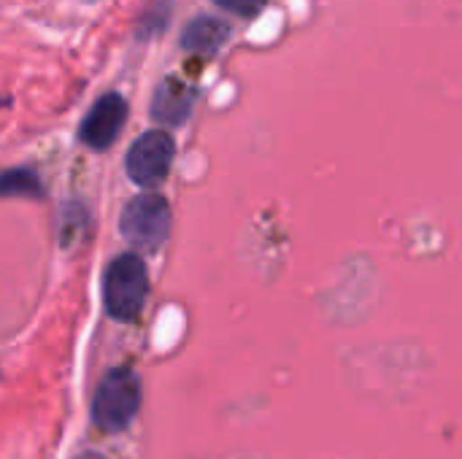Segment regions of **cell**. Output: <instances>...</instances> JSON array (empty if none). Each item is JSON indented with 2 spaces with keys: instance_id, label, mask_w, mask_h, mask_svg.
<instances>
[{
  "instance_id": "obj_10",
  "label": "cell",
  "mask_w": 462,
  "mask_h": 459,
  "mask_svg": "<svg viewBox=\"0 0 462 459\" xmlns=\"http://www.w3.org/2000/svg\"><path fill=\"white\" fill-rule=\"evenodd\" d=\"M211 3H217L219 8H225L236 16H244V19H254L268 5V0H211Z\"/></svg>"
},
{
  "instance_id": "obj_9",
  "label": "cell",
  "mask_w": 462,
  "mask_h": 459,
  "mask_svg": "<svg viewBox=\"0 0 462 459\" xmlns=\"http://www.w3.org/2000/svg\"><path fill=\"white\" fill-rule=\"evenodd\" d=\"M171 22V0H154L146 14L141 16L138 27H135V38L138 41H149L154 35H160Z\"/></svg>"
},
{
  "instance_id": "obj_11",
  "label": "cell",
  "mask_w": 462,
  "mask_h": 459,
  "mask_svg": "<svg viewBox=\"0 0 462 459\" xmlns=\"http://www.w3.org/2000/svg\"><path fill=\"white\" fill-rule=\"evenodd\" d=\"M76 459H106L103 454H95V452H87V454H81V457Z\"/></svg>"
},
{
  "instance_id": "obj_1",
  "label": "cell",
  "mask_w": 462,
  "mask_h": 459,
  "mask_svg": "<svg viewBox=\"0 0 462 459\" xmlns=\"http://www.w3.org/2000/svg\"><path fill=\"white\" fill-rule=\"evenodd\" d=\"M149 295V271L138 252L114 257L103 273V306L116 322H133Z\"/></svg>"
},
{
  "instance_id": "obj_4",
  "label": "cell",
  "mask_w": 462,
  "mask_h": 459,
  "mask_svg": "<svg viewBox=\"0 0 462 459\" xmlns=\"http://www.w3.org/2000/svg\"><path fill=\"white\" fill-rule=\"evenodd\" d=\"M176 157V141L165 130H149L138 135L125 157L127 179L141 189H157L173 165Z\"/></svg>"
},
{
  "instance_id": "obj_5",
  "label": "cell",
  "mask_w": 462,
  "mask_h": 459,
  "mask_svg": "<svg viewBox=\"0 0 462 459\" xmlns=\"http://www.w3.org/2000/svg\"><path fill=\"white\" fill-rule=\"evenodd\" d=\"M127 122V100L119 92H106L95 100L79 127V141L95 151L108 149Z\"/></svg>"
},
{
  "instance_id": "obj_3",
  "label": "cell",
  "mask_w": 462,
  "mask_h": 459,
  "mask_svg": "<svg viewBox=\"0 0 462 459\" xmlns=\"http://www.w3.org/2000/svg\"><path fill=\"white\" fill-rule=\"evenodd\" d=\"M141 409V381L130 368H114L92 395V422L106 433H122Z\"/></svg>"
},
{
  "instance_id": "obj_2",
  "label": "cell",
  "mask_w": 462,
  "mask_h": 459,
  "mask_svg": "<svg viewBox=\"0 0 462 459\" xmlns=\"http://www.w3.org/2000/svg\"><path fill=\"white\" fill-rule=\"evenodd\" d=\"M171 225H173L171 206L154 189L127 200L119 214V233L138 254L160 252L171 235Z\"/></svg>"
},
{
  "instance_id": "obj_8",
  "label": "cell",
  "mask_w": 462,
  "mask_h": 459,
  "mask_svg": "<svg viewBox=\"0 0 462 459\" xmlns=\"http://www.w3.org/2000/svg\"><path fill=\"white\" fill-rule=\"evenodd\" d=\"M0 192L5 197H30V200H41L43 197V187L38 181V176L32 170H22V168H14V170H5L3 176V187Z\"/></svg>"
},
{
  "instance_id": "obj_7",
  "label": "cell",
  "mask_w": 462,
  "mask_h": 459,
  "mask_svg": "<svg viewBox=\"0 0 462 459\" xmlns=\"http://www.w3.org/2000/svg\"><path fill=\"white\" fill-rule=\"evenodd\" d=\"M230 38V24L217 16H198L181 32V49L189 54L211 57L217 54Z\"/></svg>"
},
{
  "instance_id": "obj_6",
  "label": "cell",
  "mask_w": 462,
  "mask_h": 459,
  "mask_svg": "<svg viewBox=\"0 0 462 459\" xmlns=\"http://www.w3.org/2000/svg\"><path fill=\"white\" fill-rule=\"evenodd\" d=\"M195 100H198V89L192 84L168 76L154 89V97L149 103V114H152V119H157L165 127H179L189 119Z\"/></svg>"
}]
</instances>
